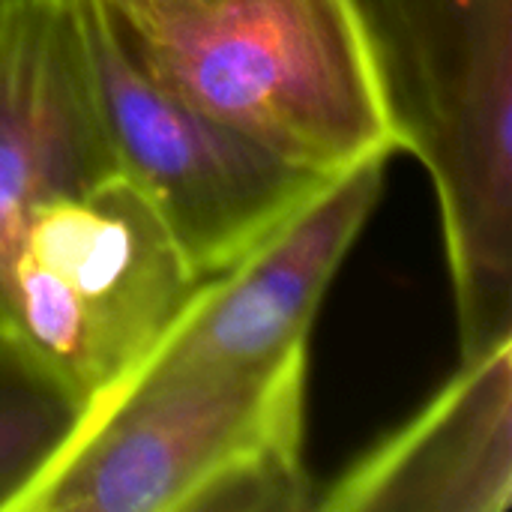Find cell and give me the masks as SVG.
<instances>
[{"label": "cell", "mask_w": 512, "mask_h": 512, "mask_svg": "<svg viewBox=\"0 0 512 512\" xmlns=\"http://www.w3.org/2000/svg\"><path fill=\"white\" fill-rule=\"evenodd\" d=\"M102 126L117 162L201 279L225 273L327 177L201 111L123 45L99 0H75Z\"/></svg>", "instance_id": "5b68a950"}, {"label": "cell", "mask_w": 512, "mask_h": 512, "mask_svg": "<svg viewBox=\"0 0 512 512\" xmlns=\"http://www.w3.org/2000/svg\"><path fill=\"white\" fill-rule=\"evenodd\" d=\"M204 282L117 174L24 219L0 282V339L90 417L150 360Z\"/></svg>", "instance_id": "3957f363"}, {"label": "cell", "mask_w": 512, "mask_h": 512, "mask_svg": "<svg viewBox=\"0 0 512 512\" xmlns=\"http://www.w3.org/2000/svg\"><path fill=\"white\" fill-rule=\"evenodd\" d=\"M512 339L462 360L444 390L357 459L315 510L510 512Z\"/></svg>", "instance_id": "ba28073f"}, {"label": "cell", "mask_w": 512, "mask_h": 512, "mask_svg": "<svg viewBox=\"0 0 512 512\" xmlns=\"http://www.w3.org/2000/svg\"><path fill=\"white\" fill-rule=\"evenodd\" d=\"M165 87L276 156L336 174L396 153L348 0H99Z\"/></svg>", "instance_id": "7a4b0ae2"}, {"label": "cell", "mask_w": 512, "mask_h": 512, "mask_svg": "<svg viewBox=\"0 0 512 512\" xmlns=\"http://www.w3.org/2000/svg\"><path fill=\"white\" fill-rule=\"evenodd\" d=\"M117 177L75 0H0V282L24 219Z\"/></svg>", "instance_id": "52a82bcc"}, {"label": "cell", "mask_w": 512, "mask_h": 512, "mask_svg": "<svg viewBox=\"0 0 512 512\" xmlns=\"http://www.w3.org/2000/svg\"><path fill=\"white\" fill-rule=\"evenodd\" d=\"M81 420V405L0 339V512H15Z\"/></svg>", "instance_id": "9c48e42d"}, {"label": "cell", "mask_w": 512, "mask_h": 512, "mask_svg": "<svg viewBox=\"0 0 512 512\" xmlns=\"http://www.w3.org/2000/svg\"><path fill=\"white\" fill-rule=\"evenodd\" d=\"M306 360L141 366L81 420L15 512H192L240 462L303 447Z\"/></svg>", "instance_id": "277c9868"}, {"label": "cell", "mask_w": 512, "mask_h": 512, "mask_svg": "<svg viewBox=\"0 0 512 512\" xmlns=\"http://www.w3.org/2000/svg\"><path fill=\"white\" fill-rule=\"evenodd\" d=\"M390 156L327 177L240 261L207 279L147 363L261 369L306 354L318 306L381 198Z\"/></svg>", "instance_id": "8992f818"}, {"label": "cell", "mask_w": 512, "mask_h": 512, "mask_svg": "<svg viewBox=\"0 0 512 512\" xmlns=\"http://www.w3.org/2000/svg\"><path fill=\"white\" fill-rule=\"evenodd\" d=\"M396 150L435 186L462 360L512 339V0H348Z\"/></svg>", "instance_id": "6da1fadb"}]
</instances>
